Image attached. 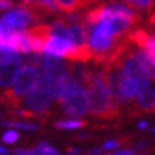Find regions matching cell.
Masks as SVG:
<instances>
[{
  "label": "cell",
  "instance_id": "obj_7",
  "mask_svg": "<svg viewBox=\"0 0 155 155\" xmlns=\"http://www.w3.org/2000/svg\"><path fill=\"white\" fill-rule=\"evenodd\" d=\"M0 87H10L20 69L21 58L17 52H0Z\"/></svg>",
  "mask_w": 155,
  "mask_h": 155
},
{
  "label": "cell",
  "instance_id": "obj_18",
  "mask_svg": "<svg viewBox=\"0 0 155 155\" xmlns=\"http://www.w3.org/2000/svg\"><path fill=\"white\" fill-rule=\"evenodd\" d=\"M102 150H104V148H91L86 153V155H101Z\"/></svg>",
  "mask_w": 155,
  "mask_h": 155
},
{
  "label": "cell",
  "instance_id": "obj_1",
  "mask_svg": "<svg viewBox=\"0 0 155 155\" xmlns=\"http://www.w3.org/2000/svg\"><path fill=\"white\" fill-rule=\"evenodd\" d=\"M82 86L88 96V114L96 119L112 120L121 116V108L115 102L104 67L98 71L88 69Z\"/></svg>",
  "mask_w": 155,
  "mask_h": 155
},
{
  "label": "cell",
  "instance_id": "obj_15",
  "mask_svg": "<svg viewBox=\"0 0 155 155\" xmlns=\"http://www.w3.org/2000/svg\"><path fill=\"white\" fill-rule=\"evenodd\" d=\"M19 139V134L17 133L15 130H9L6 131L3 136V141L6 143V144H14Z\"/></svg>",
  "mask_w": 155,
  "mask_h": 155
},
{
  "label": "cell",
  "instance_id": "obj_9",
  "mask_svg": "<svg viewBox=\"0 0 155 155\" xmlns=\"http://www.w3.org/2000/svg\"><path fill=\"white\" fill-rule=\"evenodd\" d=\"M129 38L155 63V35L144 29H134Z\"/></svg>",
  "mask_w": 155,
  "mask_h": 155
},
{
  "label": "cell",
  "instance_id": "obj_12",
  "mask_svg": "<svg viewBox=\"0 0 155 155\" xmlns=\"http://www.w3.org/2000/svg\"><path fill=\"white\" fill-rule=\"evenodd\" d=\"M54 2H56V5L58 6L59 12L64 14L78 13V10L84 8L82 0H54Z\"/></svg>",
  "mask_w": 155,
  "mask_h": 155
},
{
  "label": "cell",
  "instance_id": "obj_22",
  "mask_svg": "<svg viewBox=\"0 0 155 155\" xmlns=\"http://www.w3.org/2000/svg\"><path fill=\"white\" fill-rule=\"evenodd\" d=\"M148 126H149V124L146 122V121H141V122H140V124H139V125H137V127L140 129V130H144V129H146Z\"/></svg>",
  "mask_w": 155,
  "mask_h": 155
},
{
  "label": "cell",
  "instance_id": "obj_28",
  "mask_svg": "<svg viewBox=\"0 0 155 155\" xmlns=\"http://www.w3.org/2000/svg\"><path fill=\"white\" fill-rule=\"evenodd\" d=\"M143 155H148V154H143Z\"/></svg>",
  "mask_w": 155,
  "mask_h": 155
},
{
  "label": "cell",
  "instance_id": "obj_10",
  "mask_svg": "<svg viewBox=\"0 0 155 155\" xmlns=\"http://www.w3.org/2000/svg\"><path fill=\"white\" fill-rule=\"evenodd\" d=\"M74 47H76V44L72 41L62 38V37L56 35V34H52L49 41L47 42V44H45L44 52L47 54H51V56L67 58V56L71 53V51Z\"/></svg>",
  "mask_w": 155,
  "mask_h": 155
},
{
  "label": "cell",
  "instance_id": "obj_21",
  "mask_svg": "<svg viewBox=\"0 0 155 155\" xmlns=\"http://www.w3.org/2000/svg\"><path fill=\"white\" fill-rule=\"evenodd\" d=\"M97 2H98V0H82L84 8L88 6V5H91V4H95V3H97Z\"/></svg>",
  "mask_w": 155,
  "mask_h": 155
},
{
  "label": "cell",
  "instance_id": "obj_5",
  "mask_svg": "<svg viewBox=\"0 0 155 155\" xmlns=\"http://www.w3.org/2000/svg\"><path fill=\"white\" fill-rule=\"evenodd\" d=\"M44 18L39 15L32 8L20 5L17 9H13L3 15L0 19V24L14 32H23L32 23H39Z\"/></svg>",
  "mask_w": 155,
  "mask_h": 155
},
{
  "label": "cell",
  "instance_id": "obj_26",
  "mask_svg": "<svg viewBox=\"0 0 155 155\" xmlns=\"http://www.w3.org/2000/svg\"><path fill=\"white\" fill-rule=\"evenodd\" d=\"M0 63H2V57H0Z\"/></svg>",
  "mask_w": 155,
  "mask_h": 155
},
{
  "label": "cell",
  "instance_id": "obj_13",
  "mask_svg": "<svg viewBox=\"0 0 155 155\" xmlns=\"http://www.w3.org/2000/svg\"><path fill=\"white\" fill-rule=\"evenodd\" d=\"M86 125V122L80 120V119H68V120H61L56 122V127L62 130H74L80 129Z\"/></svg>",
  "mask_w": 155,
  "mask_h": 155
},
{
  "label": "cell",
  "instance_id": "obj_27",
  "mask_svg": "<svg viewBox=\"0 0 155 155\" xmlns=\"http://www.w3.org/2000/svg\"><path fill=\"white\" fill-rule=\"evenodd\" d=\"M105 155H111V154H105Z\"/></svg>",
  "mask_w": 155,
  "mask_h": 155
},
{
  "label": "cell",
  "instance_id": "obj_16",
  "mask_svg": "<svg viewBox=\"0 0 155 155\" xmlns=\"http://www.w3.org/2000/svg\"><path fill=\"white\" fill-rule=\"evenodd\" d=\"M124 140H107L104 144V150H116L122 145Z\"/></svg>",
  "mask_w": 155,
  "mask_h": 155
},
{
  "label": "cell",
  "instance_id": "obj_25",
  "mask_svg": "<svg viewBox=\"0 0 155 155\" xmlns=\"http://www.w3.org/2000/svg\"><path fill=\"white\" fill-rule=\"evenodd\" d=\"M0 39H2V30H0Z\"/></svg>",
  "mask_w": 155,
  "mask_h": 155
},
{
  "label": "cell",
  "instance_id": "obj_23",
  "mask_svg": "<svg viewBox=\"0 0 155 155\" xmlns=\"http://www.w3.org/2000/svg\"><path fill=\"white\" fill-rule=\"evenodd\" d=\"M9 150L8 149H5V148H3L2 145H0V155H9Z\"/></svg>",
  "mask_w": 155,
  "mask_h": 155
},
{
  "label": "cell",
  "instance_id": "obj_11",
  "mask_svg": "<svg viewBox=\"0 0 155 155\" xmlns=\"http://www.w3.org/2000/svg\"><path fill=\"white\" fill-rule=\"evenodd\" d=\"M110 3H121L137 13H150L155 6V0H110Z\"/></svg>",
  "mask_w": 155,
  "mask_h": 155
},
{
  "label": "cell",
  "instance_id": "obj_8",
  "mask_svg": "<svg viewBox=\"0 0 155 155\" xmlns=\"http://www.w3.org/2000/svg\"><path fill=\"white\" fill-rule=\"evenodd\" d=\"M24 33L29 41L30 48L33 53L41 54L44 52L45 44L52 37V25L49 24H37L32 28L24 30Z\"/></svg>",
  "mask_w": 155,
  "mask_h": 155
},
{
  "label": "cell",
  "instance_id": "obj_17",
  "mask_svg": "<svg viewBox=\"0 0 155 155\" xmlns=\"http://www.w3.org/2000/svg\"><path fill=\"white\" fill-rule=\"evenodd\" d=\"M148 28L150 30L149 33H151L153 35H155V12L150 15V18L148 20Z\"/></svg>",
  "mask_w": 155,
  "mask_h": 155
},
{
  "label": "cell",
  "instance_id": "obj_2",
  "mask_svg": "<svg viewBox=\"0 0 155 155\" xmlns=\"http://www.w3.org/2000/svg\"><path fill=\"white\" fill-rule=\"evenodd\" d=\"M39 67L30 63L21 67L15 76L13 88L3 92V95L0 96V102L10 107H18L21 98L28 96L37 87L38 82H39Z\"/></svg>",
  "mask_w": 155,
  "mask_h": 155
},
{
  "label": "cell",
  "instance_id": "obj_4",
  "mask_svg": "<svg viewBox=\"0 0 155 155\" xmlns=\"http://www.w3.org/2000/svg\"><path fill=\"white\" fill-rule=\"evenodd\" d=\"M41 71V69H39ZM53 96L51 92V84L48 80L41 73L37 87L27 96L25 105L35 115H47L52 106Z\"/></svg>",
  "mask_w": 155,
  "mask_h": 155
},
{
  "label": "cell",
  "instance_id": "obj_14",
  "mask_svg": "<svg viewBox=\"0 0 155 155\" xmlns=\"http://www.w3.org/2000/svg\"><path fill=\"white\" fill-rule=\"evenodd\" d=\"M4 126H9V127H15V129H21V130H38L39 126L35 124H30V122H20V121H5L3 122Z\"/></svg>",
  "mask_w": 155,
  "mask_h": 155
},
{
  "label": "cell",
  "instance_id": "obj_19",
  "mask_svg": "<svg viewBox=\"0 0 155 155\" xmlns=\"http://www.w3.org/2000/svg\"><path fill=\"white\" fill-rule=\"evenodd\" d=\"M135 148L139 149V150H144V149L148 148V141H140V143H137L135 145Z\"/></svg>",
  "mask_w": 155,
  "mask_h": 155
},
{
  "label": "cell",
  "instance_id": "obj_20",
  "mask_svg": "<svg viewBox=\"0 0 155 155\" xmlns=\"http://www.w3.org/2000/svg\"><path fill=\"white\" fill-rule=\"evenodd\" d=\"M81 153V149L80 148H69L68 149V154L69 155H77Z\"/></svg>",
  "mask_w": 155,
  "mask_h": 155
},
{
  "label": "cell",
  "instance_id": "obj_3",
  "mask_svg": "<svg viewBox=\"0 0 155 155\" xmlns=\"http://www.w3.org/2000/svg\"><path fill=\"white\" fill-rule=\"evenodd\" d=\"M59 105L63 112L69 117H82L88 114V96L86 88L78 81L73 80L59 101Z\"/></svg>",
  "mask_w": 155,
  "mask_h": 155
},
{
  "label": "cell",
  "instance_id": "obj_24",
  "mask_svg": "<svg viewBox=\"0 0 155 155\" xmlns=\"http://www.w3.org/2000/svg\"><path fill=\"white\" fill-rule=\"evenodd\" d=\"M151 133H155V126H154V127L151 129Z\"/></svg>",
  "mask_w": 155,
  "mask_h": 155
},
{
  "label": "cell",
  "instance_id": "obj_6",
  "mask_svg": "<svg viewBox=\"0 0 155 155\" xmlns=\"http://www.w3.org/2000/svg\"><path fill=\"white\" fill-rule=\"evenodd\" d=\"M129 111L133 115L155 112V82L151 78L141 86L137 96L129 106Z\"/></svg>",
  "mask_w": 155,
  "mask_h": 155
}]
</instances>
